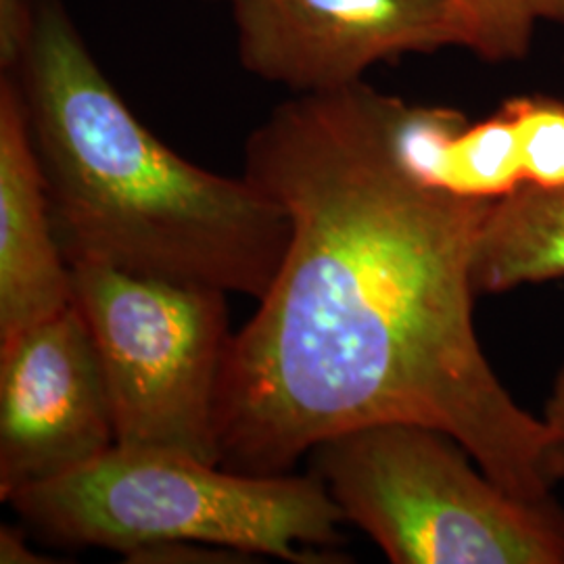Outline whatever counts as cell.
<instances>
[{
  "label": "cell",
  "mask_w": 564,
  "mask_h": 564,
  "mask_svg": "<svg viewBox=\"0 0 564 564\" xmlns=\"http://www.w3.org/2000/svg\"><path fill=\"white\" fill-rule=\"evenodd\" d=\"M312 470L395 564H564V512L496 484L452 435L379 423L333 435Z\"/></svg>",
  "instance_id": "4"
},
{
  "label": "cell",
  "mask_w": 564,
  "mask_h": 564,
  "mask_svg": "<svg viewBox=\"0 0 564 564\" xmlns=\"http://www.w3.org/2000/svg\"><path fill=\"white\" fill-rule=\"evenodd\" d=\"M403 107L356 82L282 102L247 139L242 176L291 235L224 362L220 464L282 475L333 435L419 423L510 494L554 502V435L500 383L475 330L473 258L496 199L421 181L398 144Z\"/></svg>",
  "instance_id": "1"
},
{
  "label": "cell",
  "mask_w": 564,
  "mask_h": 564,
  "mask_svg": "<svg viewBox=\"0 0 564 564\" xmlns=\"http://www.w3.org/2000/svg\"><path fill=\"white\" fill-rule=\"evenodd\" d=\"M74 303L20 90L0 78V343Z\"/></svg>",
  "instance_id": "8"
},
{
  "label": "cell",
  "mask_w": 564,
  "mask_h": 564,
  "mask_svg": "<svg viewBox=\"0 0 564 564\" xmlns=\"http://www.w3.org/2000/svg\"><path fill=\"white\" fill-rule=\"evenodd\" d=\"M242 67L295 95L362 82L381 61L463 46L449 0H232Z\"/></svg>",
  "instance_id": "7"
},
{
  "label": "cell",
  "mask_w": 564,
  "mask_h": 564,
  "mask_svg": "<svg viewBox=\"0 0 564 564\" xmlns=\"http://www.w3.org/2000/svg\"><path fill=\"white\" fill-rule=\"evenodd\" d=\"M564 276V186L523 184L491 203L475 258L477 295H494L521 284Z\"/></svg>",
  "instance_id": "10"
},
{
  "label": "cell",
  "mask_w": 564,
  "mask_h": 564,
  "mask_svg": "<svg viewBox=\"0 0 564 564\" xmlns=\"http://www.w3.org/2000/svg\"><path fill=\"white\" fill-rule=\"evenodd\" d=\"M0 563L2 564H41L53 563L48 558H41V554H36L28 542H25V533L11 527V524H2L0 527Z\"/></svg>",
  "instance_id": "14"
},
{
  "label": "cell",
  "mask_w": 564,
  "mask_h": 564,
  "mask_svg": "<svg viewBox=\"0 0 564 564\" xmlns=\"http://www.w3.org/2000/svg\"><path fill=\"white\" fill-rule=\"evenodd\" d=\"M544 421L550 426L556 447H558L561 479L564 481V364L554 381V387H552V395L545 403Z\"/></svg>",
  "instance_id": "15"
},
{
  "label": "cell",
  "mask_w": 564,
  "mask_h": 564,
  "mask_svg": "<svg viewBox=\"0 0 564 564\" xmlns=\"http://www.w3.org/2000/svg\"><path fill=\"white\" fill-rule=\"evenodd\" d=\"M209 2H232V0H209Z\"/></svg>",
  "instance_id": "16"
},
{
  "label": "cell",
  "mask_w": 564,
  "mask_h": 564,
  "mask_svg": "<svg viewBox=\"0 0 564 564\" xmlns=\"http://www.w3.org/2000/svg\"><path fill=\"white\" fill-rule=\"evenodd\" d=\"M2 74L20 90L69 265L262 300L289 245L284 209L245 176L163 144L102 74L63 0H32L28 39Z\"/></svg>",
  "instance_id": "2"
},
{
  "label": "cell",
  "mask_w": 564,
  "mask_h": 564,
  "mask_svg": "<svg viewBox=\"0 0 564 564\" xmlns=\"http://www.w3.org/2000/svg\"><path fill=\"white\" fill-rule=\"evenodd\" d=\"M517 123L524 184L564 186V102L552 97H519L505 102Z\"/></svg>",
  "instance_id": "12"
},
{
  "label": "cell",
  "mask_w": 564,
  "mask_h": 564,
  "mask_svg": "<svg viewBox=\"0 0 564 564\" xmlns=\"http://www.w3.org/2000/svg\"><path fill=\"white\" fill-rule=\"evenodd\" d=\"M118 444L101 358L80 307L0 343V500L65 477Z\"/></svg>",
  "instance_id": "6"
},
{
  "label": "cell",
  "mask_w": 564,
  "mask_h": 564,
  "mask_svg": "<svg viewBox=\"0 0 564 564\" xmlns=\"http://www.w3.org/2000/svg\"><path fill=\"white\" fill-rule=\"evenodd\" d=\"M7 505L55 544L99 545L126 558L205 544L286 563H347L333 552L345 517L314 473L247 475L172 452L113 447Z\"/></svg>",
  "instance_id": "3"
},
{
  "label": "cell",
  "mask_w": 564,
  "mask_h": 564,
  "mask_svg": "<svg viewBox=\"0 0 564 564\" xmlns=\"http://www.w3.org/2000/svg\"><path fill=\"white\" fill-rule=\"evenodd\" d=\"M32 20V0H0V67L7 69L18 59L28 39Z\"/></svg>",
  "instance_id": "13"
},
{
  "label": "cell",
  "mask_w": 564,
  "mask_h": 564,
  "mask_svg": "<svg viewBox=\"0 0 564 564\" xmlns=\"http://www.w3.org/2000/svg\"><path fill=\"white\" fill-rule=\"evenodd\" d=\"M398 144L421 181L460 197L502 199L524 184L519 132L505 105L470 126L456 109L405 102Z\"/></svg>",
  "instance_id": "9"
},
{
  "label": "cell",
  "mask_w": 564,
  "mask_h": 564,
  "mask_svg": "<svg viewBox=\"0 0 564 564\" xmlns=\"http://www.w3.org/2000/svg\"><path fill=\"white\" fill-rule=\"evenodd\" d=\"M460 25L463 48L489 63L527 57L540 21L564 25V0H449Z\"/></svg>",
  "instance_id": "11"
},
{
  "label": "cell",
  "mask_w": 564,
  "mask_h": 564,
  "mask_svg": "<svg viewBox=\"0 0 564 564\" xmlns=\"http://www.w3.org/2000/svg\"><path fill=\"white\" fill-rule=\"evenodd\" d=\"M74 303L101 358L116 447L220 464L216 403L232 333L224 291L74 263Z\"/></svg>",
  "instance_id": "5"
}]
</instances>
